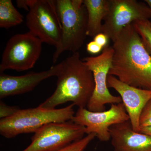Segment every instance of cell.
Returning a JSON list of instances; mask_svg holds the SVG:
<instances>
[{
  "label": "cell",
  "instance_id": "obj_21",
  "mask_svg": "<svg viewBox=\"0 0 151 151\" xmlns=\"http://www.w3.org/2000/svg\"><path fill=\"white\" fill-rule=\"evenodd\" d=\"M151 117V99L147 103L145 107L143 110L140 119V122L146 119Z\"/></svg>",
  "mask_w": 151,
  "mask_h": 151
},
{
  "label": "cell",
  "instance_id": "obj_24",
  "mask_svg": "<svg viewBox=\"0 0 151 151\" xmlns=\"http://www.w3.org/2000/svg\"><path fill=\"white\" fill-rule=\"evenodd\" d=\"M139 132L151 136V127H140Z\"/></svg>",
  "mask_w": 151,
  "mask_h": 151
},
{
  "label": "cell",
  "instance_id": "obj_4",
  "mask_svg": "<svg viewBox=\"0 0 151 151\" xmlns=\"http://www.w3.org/2000/svg\"><path fill=\"white\" fill-rule=\"evenodd\" d=\"M74 106L72 103L60 109H45L39 106L19 109L12 116L1 119L0 134L4 137L11 139L21 134L35 133L50 123L71 121L75 115Z\"/></svg>",
  "mask_w": 151,
  "mask_h": 151
},
{
  "label": "cell",
  "instance_id": "obj_19",
  "mask_svg": "<svg viewBox=\"0 0 151 151\" xmlns=\"http://www.w3.org/2000/svg\"><path fill=\"white\" fill-rule=\"evenodd\" d=\"M86 50L92 54H97L103 51V47L100 46L94 41L90 42L86 45Z\"/></svg>",
  "mask_w": 151,
  "mask_h": 151
},
{
  "label": "cell",
  "instance_id": "obj_5",
  "mask_svg": "<svg viewBox=\"0 0 151 151\" xmlns=\"http://www.w3.org/2000/svg\"><path fill=\"white\" fill-rule=\"evenodd\" d=\"M29 11L26 18L29 32L42 43L60 45L61 26L57 12L55 1L29 0Z\"/></svg>",
  "mask_w": 151,
  "mask_h": 151
},
{
  "label": "cell",
  "instance_id": "obj_13",
  "mask_svg": "<svg viewBox=\"0 0 151 151\" xmlns=\"http://www.w3.org/2000/svg\"><path fill=\"white\" fill-rule=\"evenodd\" d=\"M114 151H151V136L135 132L129 121L110 127Z\"/></svg>",
  "mask_w": 151,
  "mask_h": 151
},
{
  "label": "cell",
  "instance_id": "obj_9",
  "mask_svg": "<svg viewBox=\"0 0 151 151\" xmlns=\"http://www.w3.org/2000/svg\"><path fill=\"white\" fill-rule=\"evenodd\" d=\"M151 9L147 4L136 0H109L108 14L102 33L112 42L125 27L134 22L150 20Z\"/></svg>",
  "mask_w": 151,
  "mask_h": 151
},
{
  "label": "cell",
  "instance_id": "obj_10",
  "mask_svg": "<svg viewBox=\"0 0 151 151\" xmlns=\"http://www.w3.org/2000/svg\"><path fill=\"white\" fill-rule=\"evenodd\" d=\"M71 121L85 128V133L96 134L101 142L111 139L110 127L129 121L123 103L112 104L107 111L92 112L86 108H78Z\"/></svg>",
  "mask_w": 151,
  "mask_h": 151
},
{
  "label": "cell",
  "instance_id": "obj_20",
  "mask_svg": "<svg viewBox=\"0 0 151 151\" xmlns=\"http://www.w3.org/2000/svg\"><path fill=\"white\" fill-rule=\"evenodd\" d=\"M108 37L103 33L98 34L94 37V41L103 48L108 45Z\"/></svg>",
  "mask_w": 151,
  "mask_h": 151
},
{
  "label": "cell",
  "instance_id": "obj_8",
  "mask_svg": "<svg viewBox=\"0 0 151 151\" xmlns=\"http://www.w3.org/2000/svg\"><path fill=\"white\" fill-rule=\"evenodd\" d=\"M85 128L71 121L47 124L35 133L22 151H57L84 137Z\"/></svg>",
  "mask_w": 151,
  "mask_h": 151
},
{
  "label": "cell",
  "instance_id": "obj_7",
  "mask_svg": "<svg viewBox=\"0 0 151 151\" xmlns=\"http://www.w3.org/2000/svg\"><path fill=\"white\" fill-rule=\"evenodd\" d=\"M113 50L107 45L102 53L96 56L87 57L82 59L85 65L92 71L95 87L86 109L92 112H102L105 110L107 104L122 103L120 96H116L109 91L107 79L112 64Z\"/></svg>",
  "mask_w": 151,
  "mask_h": 151
},
{
  "label": "cell",
  "instance_id": "obj_3",
  "mask_svg": "<svg viewBox=\"0 0 151 151\" xmlns=\"http://www.w3.org/2000/svg\"><path fill=\"white\" fill-rule=\"evenodd\" d=\"M57 12L61 26L60 45L52 56L55 63L65 51L78 52L86 36L87 12L83 0H56Z\"/></svg>",
  "mask_w": 151,
  "mask_h": 151
},
{
  "label": "cell",
  "instance_id": "obj_17",
  "mask_svg": "<svg viewBox=\"0 0 151 151\" xmlns=\"http://www.w3.org/2000/svg\"><path fill=\"white\" fill-rule=\"evenodd\" d=\"M97 137L96 134H88L81 139L71 143L57 151H84L89 144Z\"/></svg>",
  "mask_w": 151,
  "mask_h": 151
},
{
  "label": "cell",
  "instance_id": "obj_16",
  "mask_svg": "<svg viewBox=\"0 0 151 151\" xmlns=\"http://www.w3.org/2000/svg\"><path fill=\"white\" fill-rule=\"evenodd\" d=\"M132 24L151 56V20L137 21Z\"/></svg>",
  "mask_w": 151,
  "mask_h": 151
},
{
  "label": "cell",
  "instance_id": "obj_11",
  "mask_svg": "<svg viewBox=\"0 0 151 151\" xmlns=\"http://www.w3.org/2000/svg\"><path fill=\"white\" fill-rule=\"evenodd\" d=\"M108 87L119 93L129 118L133 129L139 132L140 119L143 110L151 99V90L130 86L113 76H108Z\"/></svg>",
  "mask_w": 151,
  "mask_h": 151
},
{
  "label": "cell",
  "instance_id": "obj_18",
  "mask_svg": "<svg viewBox=\"0 0 151 151\" xmlns=\"http://www.w3.org/2000/svg\"><path fill=\"white\" fill-rule=\"evenodd\" d=\"M18 107L9 106L2 100L0 102V118L1 119H6L12 116L19 110Z\"/></svg>",
  "mask_w": 151,
  "mask_h": 151
},
{
  "label": "cell",
  "instance_id": "obj_23",
  "mask_svg": "<svg viewBox=\"0 0 151 151\" xmlns=\"http://www.w3.org/2000/svg\"><path fill=\"white\" fill-rule=\"evenodd\" d=\"M140 127H151V117L146 118L140 122Z\"/></svg>",
  "mask_w": 151,
  "mask_h": 151
},
{
  "label": "cell",
  "instance_id": "obj_12",
  "mask_svg": "<svg viewBox=\"0 0 151 151\" xmlns=\"http://www.w3.org/2000/svg\"><path fill=\"white\" fill-rule=\"evenodd\" d=\"M63 62L40 72H31L22 76H12L0 72V98L24 94L32 91L45 79L58 75Z\"/></svg>",
  "mask_w": 151,
  "mask_h": 151
},
{
  "label": "cell",
  "instance_id": "obj_2",
  "mask_svg": "<svg viewBox=\"0 0 151 151\" xmlns=\"http://www.w3.org/2000/svg\"><path fill=\"white\" fill-rule=\"evenodd\" d=\"M53 94L39 105L47 109L72 102L78 108H86L94 92L95 84L92 71L80 58L78 52L62 61Z\"/></svg>",
  "mask_w": 151,
  "mask_h": 151
},
{
  "label": "cell",
  "instance_id": "obj_22",
  "mask_svg": "<svg viewBox=\"0 0 151 151\" xmlns=\"http://www.w3.org/2000/svg\"><path fill=\"white\" fill-rule=\"evenodd\" d=\"M17 6L20 8L29 11V0H18L17 1Z\"/></svg>",
  "mask_w": 151,
  "mask_h": 151
},
{
  "label": "cell",
  "instance_id": "obj_14",
  "mask_svg": "<svg viewBox=\"0 0 151 151\" xmlns=\"http://www.w3.org/2000/svg\"><path fill=\"white\" fill-rule=\"evenodd\" d=\"M88 16L86 35L94 37L102 33V22L108 14L109 0H83Z\"/></svg>",
  "mask_w": 151,
  "mask_h": 151
},
{
  "label": "cell",
  "instance_id": "obj_1",
  "mask_svg": "<svg viewBox=\"0 0 151 151\" xmlns=\"http://www.w3.org/2000/svg\"><path fill=\"white\" fill-rule=\"evenodd\" d=\"M113 42L108 75L130 86L151 90V56L133 24L124 27Z\"/></svg>",
  "mask_w": 151,
  "mask_h": 151
},
{
  "label": "cell",
  "instance_id": "obj_15",
  "mask_svg": "<svg viewBox=\"0 0 151 151\" xmlns=\"http://www.w3.org/2000/svg\"><path fill=\"white\" fill-rule=\"evenodd\" d=\"M23 21V16L15 8L11 0L0 1V27L7 29Z\"/></svg>",
  "mask_w": 151,
  "mask_h": 151
},
{
  "label": "cell",
  "instance_id": "obj_6",
  "mask_svg": "<svg viewBox=\"0 0 151 151\" xmlns=\"http://www.w3.org/2000/svg\"><path fill=\"white\" fill-rule=\"evenodd\" d=\"M42 42L28 32L13 36L6 45L2 55L0 72L6 70H29L40 56Z\"/></svg>",
  "mask_w": 151,
  "mask_h": 151
},
{
  "label": "cell",
  "instance_id": "obj_25",
  "mask_svg": "<svg viewBox=\"0 0 151 151\" xmlns=\"http://www.w3.org/2000/svg\"><path fill=\"white\" fill-rule=\"evenodd\" d=\"M144 1H145V2L146 3V4L149 6V7H150L151 9V0H145Z\"/></svg>",
  "mask_w": 151,
  "mask_h": 151
}]
</instances>
